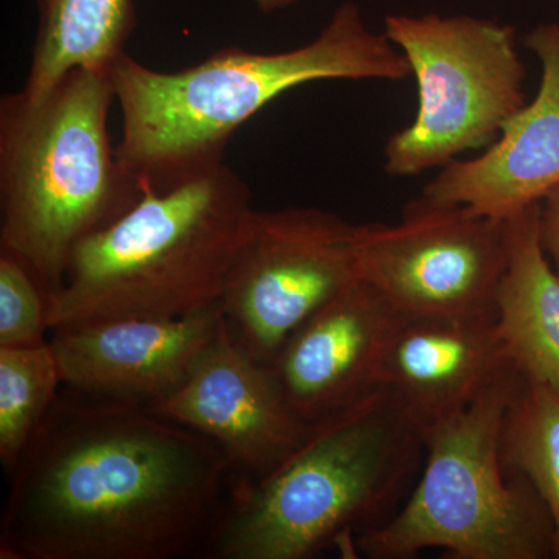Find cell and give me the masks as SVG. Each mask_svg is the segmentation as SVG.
Segmentation results:
<instances>
[{
    "instance_id": "cell-17",
    "label": "cell",
    "mask_w": 559,
    "mask_h": 559,
    "mask_svg": "<svg viewBox=\"0 0 559 559\" xmlns=\"http://www.w3.org/2000/svg\"><path fill=\"white\" fill-rule=\"evenodd\" d=\"M502 459L546 503L559 558V393L549 385L527 378L522 382L503 423Z\"/></svg>"
},
{
    "instance_id": "cell-3",
    "label": "cell",
    "mask_w": 559,
    "mask_h": 559,
    "mask_svg": "<svg viewBox=\"0 0 559 559\" xmlns=\"http://www.w3.org/2000/svg\"><path fill=\"white\" fill-rule=\"evenodd\" d=\"M425 437L384 385L311 426L259 480H234L209 557L310 559L389 521L409 496Z\"/></svg>"
},
{
    "instance_id": "cell-7",
    "label": "cell",
    "mask_w": 559,
    "mask_h": 559,
    "mask_svg": "<svg viewBox=\"0 0 559 559\" xmlns=\"http://www.w3.org/2000/svg\"><path fill=\"white\" fill-rule=\"evenodd\" d=\"M395 44L418 86L409 127L389 139L384 168L412 178L487 150L525 105V64L516 28L473 16L389 14Z\"/></svg>"
},
{
    "instance_id": "cell-14",
    "label": "cell",
    "mask_w": 559,
    "mask_h": 559,
    "mask_svg": "<svg viewBox=\"0 0 559 559\" xmlns=\"http://www.w3.org/2000/svg\"><path fill=\"white\" fill-rule=\"evenodd\" d=\"M513 369L496 312L403 314L382 360L381 385L425 430L465 409Z\"/></svg>"
},
{
    "instance_id": "cell-19",
    "label": "cell",
    "mask_w": 559,
    "mask_h": 559,
    "mask_svg": "<svg viewBox=\"0 0 559 559\" xmlns=\"http://www.w3.org/2000/svg\"><path fill=\"white\" fill-rule=\"evenodd\" d=\"M49 293L21 259L0 250V347L46 344Z\"/></svg>"
},
{
    "instance_id": "cell-15",
    "label": "cell",
    "mask_w": 559,
    "mask_h": 559,
    "mask_svg": "<svg viewBox=\"0 0 559 559\" xmlns=\"http://www.w3.org/2000/svg\"><path fill=\"white\" fill-rule=\"evenodd\" d=\"M540 204L507 218L509 259L496 297V319L514 366L559 393V274L543 248Z\"/></svg>"
},
{
    "instance_id": "cell-21",
    "label": "cell",
    "mask_w": 559,
    "mask_h": 559,
    "mask_svg": "<svg viewBox=\"0 0 559 559\" xmlns=\"http://www.w3.org/2000/svg\"><path fill=\"white\" fill-rule=\"evenodd\" d=\"M252 2L261 13L271 14L275 11L288 9L297 0H252Z\"/></svg>"
},
{
    "instance_id": "cell-12",
    "label": "cell",
    "mask_w": 559,
    "mask_h": 559,
    "mask_svg": "<svg viewBox=\"0 0 559 559\" xmlns=\"http://www.w3.org/2000/svg\"><path fill=\"white\" fill-rule=\"evenodd\" d=\"M401 316L358 278L305 320L270 362L294 414L314 425L380 388Z\"/></svg>"
},
{
    "instance_id": "cell-20",
    "label": "cell",
    "mask_w": 559,
    "mask_h": 559,
    "mask_svg": "<svg viewBox=\"0 0 559 559\" xmlns=\"http://www.w3.org/2000/svg\"><path fill=\"white\" fill-rule=\"evenodd\" d=\"M539 235L543 248L559 274V186L540 202Z\"/></svg>"
},
{
    "instance_id": "cell-13",
    "label": "cell",
    "mask_w": 559,
    "mask_h": 559,
    "mask_svg": "<svg viewBox=\"0 0 559 559\" xmlns=\"http://www.w3.org/2000/svg\"><path fill=\"white\" fill-rule=\"evenodd\" d=\"M524 44L543 68L535 100L506 124L480 156L440 168L423 197L506 219L540 204L559 186V25H539Z\"/></svg>"
},
{
    "instance_id": "cell-9",
    "label": "cell",
    "mask_w": 559,
    "mask_h": 559,
    "mask_svg": "<svg viewBox=\"0 0 559 559\" xmlns=\"http://www.w3.org/2000/svg\"><path fill=\"white\" fill-rule=\"evenodd\" d=\"M507 259V218L426 197L411 201L396 224L356 227L359 278L403 314L496 312Z\"/></svg>"
},
{
    "instance_id": "cell-10",
    "label": "cell",
    "mask_w": 559,
    "mask_h": 559,
    "mask_svg": "<svg viewBox=\"0 0 559 559\" xmlns=\"http://www.w3.org/2000/svg\"><path fill=\"white\" fill-rule=\"evenodd\" d=\"M150 409L213 441L226 455L234 480L270 474L312 426L290 409L270 364L234 341L226 319L183 384Z\"/></svg>"
},
{
    "instance_id": "cell-2",
    "label": "cell",
    "mask_w": 559,
    "mask_h": 559,
    "mask_svg": "<svg viewBox=\"0 0 559 559\" xmlns=\"http://www.w3.org/2000/svg\"><path fill=\"white\" fill-rule=\"evenodd\" d=\"M121 112L117 145L124 170L142 187L164 189L223 160L246 121L280 95L314 81H403V51L345 2L310 43L261 53L229 47L204 61L162 72L123 55L110 69Z\"/></svg>"
},
{
    "instance_id": "cell-5",
    "label": "cell",
    "mask_w": 559,
    "mask_h": 559,
    "mask_svg": "<svg viewBox=\"0 0 559 559\" xmlns=\"http://www.w3.org/2000/svg\"><path fill=\"white\" fill-rule=\"evenodd\" d=\"M110 70L75 69L43 98L0 102V250L24 261L49 296L80 242L140 200L143 187L109 132Z\"/></svg>"
},
{
    "instance_id": "cell-4",
    "label": "cell",
    "mask_w": 559,
    "mask_h": 559,
    "mask_svg": "<svg viewBox=\"0 0 559 559\" xmlns=\"http://www.w3.org/2000/svg\"><path fill=\"white\" fill-rule=\"evenodd\" d=\"M255 213L248 183L224 160L164 189L143 187L128 212L73 252L49 296L50 331L219 307Z\"/></svg>"
},
{
    "instance_id": "cell-8",
    "label": "cell",
    "mask_w": 559,
    "mask_h": 559,
    "mask_svg": "<svg viewBox=\"0 0 559 559\" xmlns=\"http://www.w3.org/2000/svg\"><path fill=\"white\" fill-rule=\"evenodd\" d=\"M356 227L314 207L257 210L219 305L234 341L270 364L305 320L359 278Z\"/></svg>"
},
{
    "instance_id": "cell-18",
    "label": "cell",
    "mask_w": 559,
    "mask_h": 559,
    "mask_svg": "<svg viewBox=\"0 0 559 559\" xmlns=\"http://www.w3.org/2000/svg\"><path fill=\"white\" fill-rule=\"evenodd\" d=\"M61 384L49 341L36 347H0V462L7 476L60 396Z\"/></svg>"
},
{
    "instance_id": "cell-11",
    "label": "cell",
    "mask_w": 559,
    "mask_h": 559,
    "mask_svg": "<svg viewBox=\"0 0 559 559\" xmlns=\"http://www.w3.org/2000/svg\"><path fill=\"white\" fill-rule=\"evenodd\" d=\"M221 307L179 319H112L51 330L62 384L151 407L175 393L218 336Z\"/></svg>"
},
{
    "instance_id": "cell-6",
    "label": "cell",
    "mask_w": 559,
    "mask_h": 559,
    "mask_svg": "<svg viewBox=\"0 0 559 559\" xmlns=\"http://www.w3.org/2000/svg\"><path fill=\"white\" fill-rule=\"evenodd\" d=\"M525 377L513 369L465 409L423 430L425 460L409 496L380 527L356 538L370 559L555 557V530L538 491L502 459L503 423Z\"/></svg>"
},
{
    "instance_id": "cell-16",
    "label": "cell",
    "mask_w": 559,
    "mask_h": 559,
    "mask_svg": "<svg viewBox=\"0 0 559 559\" xmlns=\"http://www.w3.org/2000/svg\"><path fill=\"white\" fill-rule=\"evenodd\" d=\"M38 25L27 79L28 102L49 94L75 69L110 70L123 55L138 13L134 0H35Z\"/></svg>"
},
{
    "instance_id": "cell-1",
    "label": "cell",
    "mask_w": 559,
    "mask_h": 559,
    "mask_svg": "<svg viewBox=\"0 0 559 559\" xmlns=\"http://www.w3.org/2000/svg\"><path fill=\"white\" fill-rule=\"evenodd\" d=\"M2 559H175L205 554L234 473L207 437L142 404L62 393L20 462Z\"/></svg>"
}]
</instances>
